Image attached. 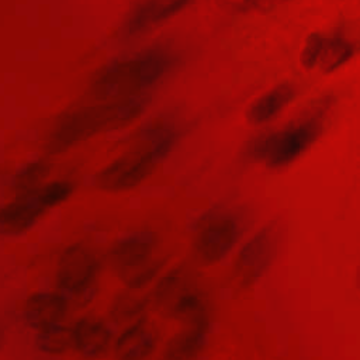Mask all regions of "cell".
<instances>
[{
  "label": "cell",
  "instance_id": "obj_3",
  "mask_svg": "<svg viewBox=\"0 0 360 360\" xmlns=\"http://www.w3.org/2000/svg\"><path fill=\"white\" fill-rule=\"evenodd\" d=\"M278 235V225L270 222L243 243L233 263V271L240 285L250 287L267 271L276 257Z\"/></svg>",
  "mask_w": 360,
  "mask_h": 360
},
{
  "label": "cell",
  "instance_id": "obj_11",
  "mask_svg": "<svg viewBox=\"0 0 360 360\" xmlns=\"http://www.w3.org/2000/svg\"><path fill=\"white\" fill-rule=\"evenodd\" d=\"M73 330V346L84 359H97L108 347L111 330L108 325L96 316L80 318Z\"/></svg>",
  "mask_w": 360,
  "mask_h": 360
},
{
  "label": "cell",
  "instance_id": "obj_21",
  "mask_svg": "<svg viewBox=\"0 0 360 360\" xmlns=\"http://www.w3.org/2000/svg\"><path fill=\"white\" fill-rule=\"evenodd\" d=\"M72 191H73V184L66 180H55L38 188L39 200L45 207V210L63 202L66 198H69Z\"/></svg>",
  "mask_w": 360,
  "mask_h": 360
},
{
  "label": "cell",
  "instance_id": "obj_2",
  "mask_svg": "<svg viewBox=\"0 0 360 360\" xmlns=\"http://www.w3.org/2000/svg\"><path fill=\"white\" fill-rule=\"evenodd\" d=\"M242 236V222L231 211H215L200 218L194 238L193 253L195 259L211 266L221 262L239 242Z\"/></svg>",
  "mask_w": 360,
  "mask_h": 360
},
{
  "label": "cell",
  "instance_id": "obj_9",
  "mask_svg": "<svg viewBox=\"0 0 360 360\" xmlns=\"http://www.w3.org/2000/svg\"><path fill=\"white\" fill-rule=\"evenodd\" d=\"M166 305L167 316L183 321L187 325L212 321L211 300L208 294L194 283L183 288Z\"/></svg>",
  "mask_w": 360,
  "mask_h": 360
},
{
  "label": "cell",
  "instance_id": "obj_8",
  "mask_svg": "<svg viewBox=\"0 0 360 360\" xmlns=\"http://www.w3.org/2000/svg\"><path fill=\"white\" fill-rule=\"evenodd\" d=\"M45 207L42 205L38 188L18 194V197L0 207V231L20 233L30 229Z\"/></svg>",
  "mask_w": 360,
  "mask_h": 360
},
{
  "label": "cell",
  "instance_id": "obj_19",
  "mask_svg": "<svg viewBox=\"0 0 360 360\" xmlns=\"http://www.w3.org/2000/svg\"><path fill=\"white\" fill-rule=\"evenodd\" d=\"M51 165L44 160L38 159L24 165L14 176L13 186L18 194L32 191L35 187L48 176Z\"/></svg>",
  "mask_w": 360,
  "mask_h": 360
},
{
  "label": "cell",
  "instance_id": "obj_5",
  "mask_svg": "<svg viewBox=\"0 0 360 360\" xmlns=\"http://www.w3.org/2000/svg\"><path fill=\"white\" fill-rule=\"evenodd\" d=\"M112 120H120V108L115 112L111 107H97L66 114L52 131L48 149L51 153H60L76 142L91 136Z\"/></svg>",
  "mask_w": 360,
  "mask_h": 360
},
{
  "label": "cell",
  "instance_id": "obj_22",
  "mask_svg": "<svg viewBox=\"0 0 360 360\" xmlns=\"http://www.w3.org/2000/svg\"><path fill=\"white\" fill-rule=\"evenodd\" d=\"M323 39L325 37H321V35H311L308 38L307 45L301 51V56H300V66L304 72L311 70L316 65V62H319Z\"/></svg>",
  "mask_w": 360,
  "mask_h": 360
},
{
  "label": "cell",
  "instance_id": "obj_14",
  "mask_svg": "<svg viewBox=\"0 0 360 360\" xmlns=\"http://www.w3.org/2000/svg\"><path fill=\"white\" fill-rule=\"evenodd\" d=\"M193 281V273L184 264H179L167 270L155 284L150 292V302L156 305L167 304L174 295H177L183 288L190 285Z\"/></svg>",
  "mask_w": 360,
  "mask_h": 360
},
{
  "label": "cell",
  "instance_id": "obj_10",
  "mask_svg": "<svg viewBox=\"0 0 360 360\" xmlns=\"http://www.w3.org/2000/svg\"><path fill=\"white\" fill-rule=\"evenodd\" d=\"M211 322L187 325L165 345L162 360H198L210 342Z\"/></svg>",
  "mask_w": 360,
  "mask_h": 360
},
{
  "label": "cell",
  "instance_id": "obj_1",
  "mask_svg": "<svg viewBox=\"0 0 360 360\" xmlns=\"http://www.w3.org/2000/svg\"><path fill=\"white\" fill-rule=\"evenodd\" d=\"M322 118L311 115L288 127L257 136L249 148L255 160H262L270 169H281L297 160L321 135Z\"/></svg>",
  "mask_w": 360,
  "mask_h": 360
},
{
  "label": "cell",
  "instance_id": "obj_20",
  "mask_svg": "<svg viewBox=\"0 0 360 360\" xmlns=\"http://www.w3.org/2000/svg\"><path fill=\"white\" fill-rule=\"evenodd\" d=\"M158 340V332L146 328L139 336H136L125 347L117 352L118 360H145L156 349Z\"/></svg>",
  "mask_w": 360,
  "mask_h": 360
},
{
  "label": "cell",
  "instance_id": "obj_23",
  "mask_svg": "<svg viewBox=\"0 0 360 360\" xmlns=\"http://www.w3.org/2000/svg\"><path fill=\"white\" fill-rule=\"evenodd\" d=\"M191 1L193 0H172V1L166 3L165 6H160V7L156 6L153 21H160V20H165L167 17H172L173 14L179 13L183 7H186Z\"/></svg>",
  "mask_w": 360,
  "mask_h": 360
},
{
  "label": "cell",
  "instance_id": "obj_7",
  "mask_svg": "<svg viewBox=\"0 0 360 360\" xmlns=\"http://www.w3.org/2000/svg\"><path fill=\"white\" fill-rule=\"evenodd\" d=\"M158 245V236L150 231H134L118 238L110 252L112 264L120 274L149 257Z\"/></svg>",
  "mask_w": 360,
  "mask_h": 360
},
{
  "label": "cell",
  "instance_id": "obj_16",
  "mask_svg": "<svg viewBox=\"0 0 360 360\" xmlns=\"http://www.w3.org/2000/svg\"><path fill=\"white\" fill-rule=\"evenodd\" d=\"M166 264V259L163 257H149L148 260L121 271L118 276L121 277L122 283L131 290H141L150 284L163 270Z\"/></svg>",
  "mask_w": 360,
  "mask_h": 360
},
{
  "label": "cell",
  "instance_id": "obj_6",
  "mask_svg": "<svg viewBox=\"0 0 360 360\" xmlns=\"http://www.w3.org/2000/svg\"><path fill=\"white\" fill-rule=\"evenodd\" d=\"M98 267L96 255L86 245L73 243L62 252L58 260L56 283L65 291L83 295L94 287Z\"/></svg>",
  "mask_w": 360,
  "mask_h": 360
},
{
  "label": "cell",
  "instance_id": "obj_15",
  "mask_svg": "<svg viewBox=\"0 0 360 360\" xmlns=\"http://www.w3.org/2000/svg\"><path fill=\"white\" fill-rule=\"evenodd\" d=\"M356 45L353 41L343 35H333L323 39L319 62L325 73L336 70L340 65L346 63L354 53Z\"/></svg>",
  "mask_w": 360,
  "mask_h": 360
},
{
  "label": "cell",
  "instance_id": "obj_4",
  "mask_svg": "<svg viewBox=\"0 0 360 360\" xmlns=\"http://www.w3.org/2000/svg\"><path fill=\"white\" fill-rule=\"evenodd\" d=\"M160 160L149 146L121 155L96 177V184L107 191H127L143 183Z\"/></svg>",
  "mask_w": 360,
  "mask_h": 360
},
{
  "label": "cell",
  "instance_id": "obj_13",
  "mask_svg": "<svg viewBox=\"0 0 360 360\" xmlns=\"http://www.w3.org/2000/svg\"><path fill=\"white\" fill-rule=\"evenodd\" d=\"M298 93L297 84H278L256 98L246 110V120L252 125H260L273 120Z\"/></svg>",
  "mask_w": 360,
  "mask_h": 360
},
{
  "label": "cell",
  "instance_id": "obj_18",
  "mask_svg": "<svg viewBox=\"0 0 360 360\" xmlns=\"http://www.w3.org/2000/svg\"><path fill=\"white\" fill-rule=\"evenodd\" d=\"M35 343L39 350L51 354H62L73 346V330L60 323L38 329Z\"/></svg>",
  "mask_w": 360,
  "mask_h": 360
},
{
  "label": "cell",
  "instance_id": "obj_17",
  "mask_svg": "<svg viewBox=\"0 0 360 360\" xmlns=\"http://www.w3.org/2000/svg\"><path fill=\"white\" fill-rule=\"evenodd\" d=\"M150 302V294L149 295H138L129 291H121L112 301L110 314L117 322L122 321H134L135 318L141 316L146 307Z\"/></svg>",
  "mask_w": 360,
  "mask_h": 360
},
{
  "label": "cell",
  "instance_id": "obj_12",
  "mask_svg": "<svg viewBox=\"0 0 360 360\" xmlns=\"http://www.w3.org/2000/svg\"><path fill=\"white\" fill-rule=\"evenodd\" d=\"M66 309L68 302L62 295L53 292H37L28 298L24 315L32 328L42 329L60 323Z\"/></svg>",
  "mask_w": 360,
  "mask_h": 360
}]
</instances>
